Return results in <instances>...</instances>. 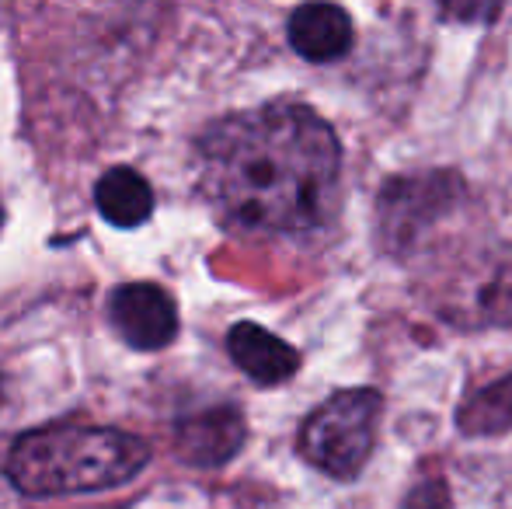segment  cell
<instances>
[{"label":"cell","mask_w":512,"mask_h":509,"mask_svg":"<svg viewBox=\"0 0 512 509\" xmlns=\"http://www.w3.org/2000/svg\"><path fill=\"white\" fill-rule=\"evenodd\" d=\"M342 150L307 105L234 112L199 136V189L241 231L293 234L335 210Z\"/></svg>","instance_id":"1"},{"label":"cell","mask_w":512,"mask_h":509,"mask_svg":"<svg viewBox=\"0 0 512 509\" xmlns=\"http://www.w3.org/2000/svg\"><path fill=\"white\" fill-rule=\"evenodd\" d=\"M150 461L147 440L122 429L56 422L11 443L4 475L21 496H88L129 485Z\"/></svg>","instance_id":"2"},{"label":"cell","mask_w":512,"mask_h":509,"mask_svg":"<svg viewBox=\"0 0 512 509\" xmlns=\"http://www.w3.org/2000/svg\"><path fill=\"white\" fill-rule=\"evenodd\" d=\"M380 412H384V398L373 387L331 394L307 415L300 429V454L324 475L352 482L373 454Z\"/></svg>","instance_id":"3"},{"label":"cell","mask_w":512,"mask_h":509,"mask_svg":"<svg viewBox=\"0 0 512 509\" xmlns=\"http://www.w3.org/2000/svg\"><path fill=\"white\" fill-rule=\"evenodd\" d=\"M443 314L460 325H512V248L481 252L450 283Z\"/></svg>","instance_id":"4"},{"label":"cell","mask_w":512,"mask_h":509,"mask_svg":"<svg viewBox=\"0 0 512 509\" xmlns=\"http://www.w3.org/2000/svg\"><path fill=\"white\" fill-rule=\"evenodd\" d=\"M457 192V175H446V171L387 182L384 196H380V227H384L387 241L394 248H405L422 227H429L432 220L450 210Z\"/></svg>","instance_id":"5"},{"label":"cell","mask_w":512,"mask_h":509,"mask_svg":"<svg viewBox=\"0 0 512 509\" xmlns=\"http://www.w3.org/2000/svg\"><path fill=\"white\" fill-rule=\"evenodd\" d=\"M108 321L133 349H164L178 335V307L157 283H122L108 297Z\"/></svg>","instance_id":"6"},{"label":"cell","mask_w":512,"mask_h":509,"mask_svg":"<svg viewBox=\"0 0 512 509\" xmlns=\"http://www.w3.org/2000/svg\"><path fill=\"white\" fill-rule=\"evenodd\" d=\"M244 419L237 408L220 405L185 415L175 426V454L192 468H220L244 447Z\"/></svg>","instance_id":"7"},{"label":"cell","mask_w":512,"mask_h":509,"mask_svg":"<svg viewBox=\"0 0 512 509\" xmlns=\"http://www.w3.org/2000/svg\"><path fill=\"white\" fill-rule=\"evenodd\" d=\"M227 349H230V360L262 387H276L290 381L300 370L297 349L279 339V335H272L269 328L255 325V321H241V325L230 328Z\"/></svg>","instance_id":"8"},{"label":"cell","mask_w":512,"mask_h":509,"mask_svg":"<svg viewBox=\"0 0 512 509\" xmlns=\"http://www.w3.org/2000/svg\"><path fill=\"white\" fill-rule=\"evenodd\" d=\"M290 46L310 63L342 60L352 49V18L335 4L297 7L290 18Z\"/></svg>","instance_id":"9"},{"label":"cell","mask_w":512,"mask_h":509,"mask_svg":"<svg viewBox=\"0 0 512 509\" xmlns=\"http://www.w3.org/2000/svg\"><path fill=\"white\" fill-rule=\"evenodd\" d=\"M95 206L98 213L115 227H140L154 213V192L150 182L136 168H108L95 185Z\"/></svg>","instance_id":"10"},{"label":"cell","mask_w":512,"mask_h":509,"mask_svg":"<svg viewBox=\"0 0 512 509\" xmlns=\"http://www.w3.org/2000/svg\"><path fill=\"white\" fill-rule=\"evenodd\" d=\"M457 426L467 436H495L512 429V374L502 377L499 384H488L478 394H471L460 405Z\"/></svg>","instance_id":"11"},{"label":"cell","mask_w":512,"mask_h":509,"mask_svg":"<svg viewBox=\"0 0 512 509\" xmlns=\"http://www.w3.org/2000/svg\"><path fill=\"white\" fill-rule=\"evenodd\" d=\"M401 509H450V492H446V485L439 482V478H429V482L415 485V489L408 492Z\"/></svg>","instance_id":"12"},{"label":"cell","mask_w":512,"mask_h":509,"mask_svg":"<svg viewBox=\"0 0 512 509\" xmlns=\"http://www.w3.org/2000/svg\"><path fill=\"white\" fill-rule=\"evenodd\" d=\"M443 14H453V18H495L499 14V4H443Z\"/></svg>","instance_id":"13"}]
</instances>
